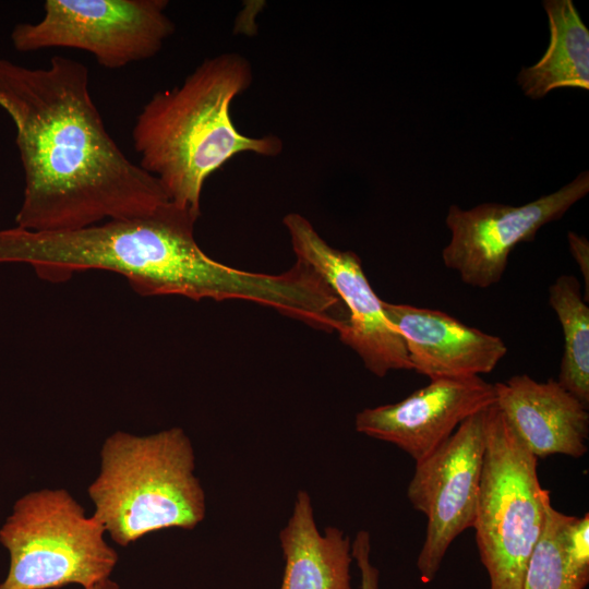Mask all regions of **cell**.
I'll use <instances>...</instances> for the list:
<instances>
[{"label":"cell","mask_w":589,"mask_h":589,"mask_svg":"<svg viewBox=\"0 0 589 589\" xmlns=\"http://www.w3.org/2000/svg\"><path fill=\"white\" fill-rule=\"evenodd\" d=\"M0 107L14 123L25 179L16 227L74 230L169 202L106 130L83 63L53 56L36 69L0 58Z\"/></svg>","instance_id":"cell-1"},{"label":"cell","mask_w":589,"mask_h":589,"mask_svg":"<svg viewBox=\"0 0 589 589\" xmlns=\"http://www.w3.org/2000/svg\"><path fill=\"white\" fill-rule=\"evenodd\" d=\"M197 219L168 202L142 216L74 230L0 229V264L29 265L51 283L86 271H107L123 276L142 296L231 300L240 290L241 273L199 247Z\"/></svg>","instance_id":"cell-2"},{"label":"cell","mask_w":589,"mask_h":589,"mask_svg":"<svg viewBox=\"0 0 589 589\" xmlns=\"http://www.w3.org/2000/svg\"><path fill=\"white\" fill-rule=\"evenodd\" d=\"M252 80V67L239 53L205 59L181 85L156 92L135 119L139 166L156 178L170 203L196 217L205 180L231 157L283 151L278 136L250 137L232 122L230 105Z\"/></svg>","instance_id":"cell-3"},{"label":"cell","mask_w":589,"mask_h":589,"mask_svg":"<svg viewBox=\"0 0 589 589\" xmlns=\"http://www.w3.org/2000/svg\"><path fill=\"white\" fill-rule=\"evenodd\" d=\"M194 470V449L181 428L148 435L117 431L105 440L99 473L87 489L93 516L121 546L163 529L192 530L206 515Z\"/></svg>","instance_id":"cell-4"},{"label":"cell","mask_w":589,"mask_h":589,"mask_svg":"<svg viewBox=\"0 0 589 589\" xmlns=\"http://www.w3.org/2000/svg\"><path fill=\"white\" fill-rule=\"evenodd\" d=\"M534 457L501 411L486 410L485 449L473 529L489 589H524L530 556L542 534L550 492Z\"/></svg>","instance_id":"cell-5"},{"label":"cell","mask_w":589,"mask_h":589,"mask_svg":"<svg viewBox=\"0 0 589 589\" xmlns=\"http://www.w3.org/2000/svg\"><path fill=\"white\" fill-rule=\"evenodd\" d=\"M105 533L64 489L21 496L0 528V543L10 556L0 589L89 588L110 578L118 554Z\"/></svg>","instance_id":"cell-6"},{"label":"cell","mask_w":589,"mask_h":589,"mask_svg":"<svg viewBox=\"0 0 589 589\" xmlns=\"http://www.w3.org/2000/svg\"><path fill=\"white\" fill-rule=\"evenodd\" d=\"M167 0H46L44 16L17 23L15 50L63 47L87 51L106 69L156 56L175 33Z\"/></svg>","instance_id":"cell-7"},{"label":"cell","mask_w":589,"mask_h":589,"mask_svg":"<svg viewBox=\"0 0 589 589\" xmlns=\"http://www.w3.org/2000/svg\"><path fill=\"white\" fill-rule=\"evenodd\" d=\"M486 410L466 419L450 437L423 460L407 489L411 506L426 517L425 538L417 558L423 582L438 573L450 544L473 527L485 449Z\"/></svg>","instance_id":"cell-8"},{"label":"cell","mask_w":589,"mask_h":589,"mask_svg":"<svg viewBox=\"0 0 589 589\" xmlns=\"http://www.w3.org/2000/svg\"><path fill=\"white\" fill-rule=\"evenodd\" d=\"M588 192L586 170L557 191L520 206L484 203L462 209L450 205L445 219L450 240L442 261L464 284L489 288L502 279L516 245L533 241L541 227L562 218Z\"/></svg>","instance_id":"cell-9"},{"label":"cell","mask_w":589,"mask_h":589,"mask_svg":"<svg viewBox=\"0 0 589 589\" xmlns=\"http://www.w3.org/2000/svg\"><path fill=\"white\" fill-rule=\"evenodd\" d=\"M284 224L297 260L318 274L347 311V323L338 333L341 342L378 377L393 370H411L405 342L387 318L383 300L371 287L359 256L330 247L299 214H288Z\"/></svg>","instance_id":"cell-10"},{"label":"cell","mask_w":589,"mask_h":589,"mask_svg":"<svg viewBox=\"0 0 589 589\" xmlns=\"http://www.w3.org/2000/svg\"><path fill=\"white\" fill-rule=\"evenodd\" d=\"M494 401V384L481 376L434 378L398 402L361 410L354 426L361 434L394 444L417 464Z\"/></svg>","instance_id":"cell-11"},{"label":"cell","mask_w":589,"mask_h":589,"mask_svg":"<svg viewBox=\"0 0 589 589\" xmlns=\"http://www.w3.org/2000/svg\"><path fill=\"white\" fill-rule=\"evenodd\" d=\"M383 308L405 342L411 370L430 380L490 373L507 353L498 336L440 310L386 301Z\"/></svg>","instance_id":"cell-12"},{"label":"cell","mask_w":589,"mask_h":589,"mask_svg":"<svg viewBox=\"0 0 589 589\" xmlns=\"http://www.w3.org/2000/svg\"><path fill=\"white\" fill-rule=\"evenodd\" d=\"M495 407L522 445L537 458L588 450V407L556 380L539 382L517 374L494 384Z\"/></svg>","instance_id":"cell-13"},{"label":"cell","mask_w":589,"mask_h":589,"mask_svg":"<svg viewBox=\"0 0 589 589\" xmlns=\"http://www.w3.org/2000/svg\"><path fill=\"white\" fill-rule=\"evenodd\" d=\"M279 541L285 560L280 589H351V541L337 527L318 530L306 491L297 492Z\"/></svg>","instance_id":"cell-14"},{"label":"cell","mask_w":589,"mask_h":589,"mask_svg":"<svg viewBox=\"0 0 589 589\" xmlns=\"http://www.w3.org/2000/svg\"><path fill=\"white\" fill-rule=\"evenodd\" d=\"M550 43L541 59L522 68L517 83L531 99L560 87L589 89V29L572 0H545Z\"/></svg>","instance_id":"cell-15"},{"label":"cell","mask_w":589,"mask_h":589,"mask_svg":"<svg viewBox=\"0 0 589 589\" xmlns=\"http://www.w3.org/2000/svg\"><path fill=\"white\" fill-rule=\"evenodd\" d=\"M549 304L561 324L564 349L556 380L589 406V306L579 280L561 275L549 287Z\"/></svg>","instance_id":"cell-16"},{"label":"cell","mask_w":589,"mask_h":589,"mask_svg":"<svg viewBox=\"0 0 589 589\" xmlns=\"http://www.w3.org/2000/svg\"><path fill=\"white\" fill-rule=\"evenodd\" d=\"M572 515L546 507L542 534L530 556L524 589H585L589 567L574 563L566 551L565 530Z\"/></svg>","instance_id":"cell-17"},{"label":"cell","mask_w":589,"mask_h":589,"mask_svg":"<svg viewBox=\"0 0 589 589\" xmlns=\"http://www.w3.org/2000/svg\"><path fill=\"white\" fill-rule=\"evenodd\" d=\"M371 538L366 530L357 532L351 542V555L360 570L361 589H380L378 569L371 563Z\"/></svg>","instance_id":"cell-18"},{"label":"cell","mask_w":589,"mask_h":589,"mask_svg":"<svg viewBox=\"0 0 589 589\" xmlns=\"http://www.w3.org/2000/svg\"><path fill=\"white\" fill-rule=\"evenodd\" d=\"M570 254L579 267L585 283L584 298L589 302V242L584 236L574 231L567 233Z\"/></svg>","instance_id":"cell-19"},{"label":"cell","mask_w":589,"mask_h":589,"mask_svg":"<svg viewBox=\"0 0 589 589\" xmlns=\"http://www.w3.org/2000/svg\"><path fill=\"white\" fill-rule=\"evenodd\" d=\"M82 589H119V585L112 579L108 578L89 588H82Z\"/></svg>","instance_id":"cell-20"}]
</instances>
